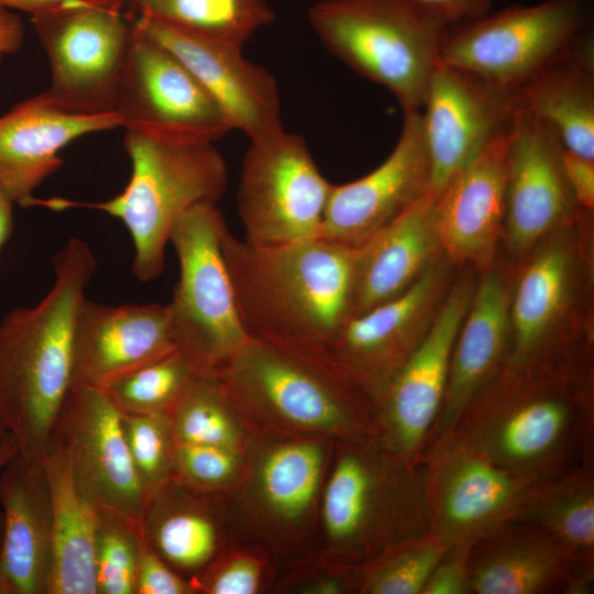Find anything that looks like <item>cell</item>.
<instances>
[{
    "label": "cell",
    "instance_id": "cell-15",
    "mask_svg": "<svg viewBox=\"0 0 594 594\" xmlns=\"http://www.w3.org/2000/svg\"><path fill=\"white\" fill-rule=\"evenodd\" d=\"M114 112L121 128L146 133L216 143L232 131L187 66L135 24Z\"/></svg>",
    "mask_w": 594,
    "mask_h": 594
},
{
    "label": "cell",
    "instance_id": "cell-20",
    "mask_svg": "<svg viewBox=\"0 0 594 594\" xmlns=\"http://www.w3.org/2000/svg\"><path fill=\"white\" fill-rule=\"evenodd\" d=\"M429 158L420 110L404 112L389 155L363 177L332 184L321 235L359 248L429 188Z\"/></svg>",
    "mask_w": 594,
    "mask_h": 594
},
{
    "label": "cell",
    "instance_id": "cell-5",
    "mask_svg": "<svg viewBox=\"0 0 594 594\" xmlns=\"http://www.w3.org/2000/svg\"><path fill=\"white\" fill-rule=\"evenodd\" d=\"M241 411L309 437L376 435L372 398L324 354L250 339L217 369Z\"/></svg>",
    "mask_w": 594,
    "mask_h": 594
},
{
    "label": "cell",
    "instance_id": "cell-11",
    "mask_svg": "<svg viewBox=\"0 0 594 594\" xmlns=\"http://www.w3.org/2000/svg\"><path fill=\"white\" fill-rule=\"evenodd\" d=\"M331 188L300 134L251 140L237 191L244 240L274 245L320 237Z\"/></svg>",
    "mask_w": 594,
    "mask_h": 594
},
{
    "label": "cell",
    "instance_id": "cell-6",
    "mask_svg": "<svg viewBox=\"0 0 594 594\" xmlns=\"http://www.w3.org/2000/svg\"><path fill=\"white\" fill-rule=\"evenodd\" d=\"M326 539L345 569L429 532L418 463L375 437L339 440L321 498Z\"/></svg>",
    "mask_w": 594,
    "mask_h": 594
},
{
    "label": "cell",
    "instance_id": "cell-12",
    "mask_svg": "<svg viewBox=\"0 0 594 594\" xmlns=\"http://www.w3.org/2000/svg\"><path fill=\"white\" fill-rule=\"evenodd\" d=\"M418 465L429 531L448 548L509 519L538 482L493 462L454 429L431 438Z\"/></svg>",
    "mask_w": 594,
    "mask_h": 594
},
{
    "label": "cell",
    "instance_id": "cell-42",
    "mask_svg": "<svg viewBox=\"0 0 594 594\" xmlns=\"http://www.w3.org/2000/svg\"><path fill=\"white\" fill-rule=\"evenodd\" d=\"M195 586L173 570L145 542L139 553L135 594H190Z\"/></svg>",
    "mask_w": 594,
    "mask_h": 594
},
{
    "label": "cell",
    "instance_id": "cell-31",
    "mask_svg": "<svg viewBox=\"0 0 594 594\" xmlns=\"http://www.w3.org/2000/svg\"><path fill=\"white\" fill-rule=\"evenodd\" d=\"M519 91L522 106L551 128L563 148L594 160L592 33Z\"/></svg>",
    "mask_w": 594,
    "mask_h": 594
},
{
    "label": "cell",
    "instance_id": "cell-49",
    "mask_svg": "<svg viewBox=\"0 0 594 594\" xmlns=\"http://www.w3.org/2000/svg\"><path fill=\"white\" fill-rule=\"evenodd\" d=\"M18 451L14 439H12L1 451H0V471L9 461V459ZM3 538V516L0 512V547Z\"/></svg>",
    "mask_w": 594,
    "mask_h": 594
},
{
    "label": "cell",
    "instance_id": "cell-40",
    "mask_svg": "<svg viewBox=\"0 0 594 594\" xmlns=\"http://www.w3.org/2000/svg\"><path fill=\"white\" fill-rule=\"evenodd\" d=\"M239 465V450L176 442L174 477L195 491L211 494L227 486Z\"/></svg>",
    "mask_w": 594,
    "mask_h": 594
},
{
    "label": "cell",
    "instance_id": "cell-45",
    "mask_svg": "<svg viewBox=\"0 0 594 594\" xmlns=\"http://www.w3.org/2000/svg\"><path fill=\"white\" fill-rule=\"evenodd\" d=\"M447 24L481 18L493 10L496 0H413Z\"/></svg>",
    "mask_w": 594,
    "mask_h": 594
},
{
    "label": "cell",
    "instance_id": "cell-46",
    "mask_svg": "<svg viewBox=\"0 0 594 594\" xmlns=\"http://www.w3.org/2000/svg\"><path fill=\"white\" fill-rule=\"evenodd\" d=\"M78 3H103L123 9L118 0H0V9L23 11L34 18Z\"/></svg>",
    "mask_w": 594,
    "mask_h": 594
},
{
    "label": "cell",
    "instance_id": "cell-10",
    "mask_svg": "<svg viewBox=\"0 0 594 594\" xmlns=\"http://www.w3.org/2000/svg\"><path fill=\"white\" fill-rule=\"evenodd\" d=\"M51 84L45 95L79 114L116 113L133 36V18L103 3H78L32 18Z\"/></svg>",
    "mask_w": 594,
    "mask_h": 594
},
{
    "label": "cell",
    "instance_id": "cell-21",
    "mask_svg": "<svg viewBox=\"0 0 594 594\" xmlns=\"http://www.w3.org/2000/svg\"><path fill=\"white\" fill-rule=\"evenodd\" d=\"M178 349L168 305H103L77 311L73 383L102 388L130 370Z\"/></svg>",
    "mask_w": 594,
    "mask_h": 594
},
{
    "label": "cell",
    "instance_id": "cell-35",
    "mask_svg": "<svg viewBox=\"0 0 594 594\" xmlns=\"http://www.w3.org/2000/svg\"><path fill=\"white\" fill-rule=\"evenodd\" d=\"M238 409L217 370H202L168 414L176 442L239 450Z\"/></svg>",
    "mask_w": 594,
    "mask_h": 594
},
{
    "label": "cell",
    "instance_id": "cell-51",
    "mask_svg": "<svg viewBox=\"0 0 594 594\" xmlns=\"http://www.w3.org/2000/svg\"><path fill=\"white\" fill-rule=\"evenodd\" d=\"M12 436L6 432L0 426V451L12 440Z\"/></svg>",
    "mask_w": 594,
    "mask_h": 594
},
{
    "label": "cell",
    "instance_id": "cell-4",
    "mask_svg": "<svg viewBox=\"0 0 594 594\" xmlns=\"http://www.w3.org/2000/svg\"><path fill=\"white\" fill-rule=\"evenodd\" d=\"M132 173L124 189L99 202L63 198L35 199L51 209L87 207L123 222L129 230L138 279L157 278L178 219L196 205L218 202L228 185L227 164L215 142L124 129Z\"/></svg>",
    "mask_w": 594,
    "mask_h": 594
},
{
    "label": "cell",
    "instance_id": "cell-48",
    "mask_svg": "<svg viewBox=\"0 0 594 594\" xmlns=\"http://www.w3.org/2000/svg\"><path fill=\"white\" fill-rule=\"evenodd\" d=\"M13 201L0 186V249L9 238L12 224Z\"/></svg>",
    "mask_w": 594,
    "mask_h": 594
},
{
    "label": "cell",
    "instance_id": "cell-26",
    "mask_svg": "<svg viewBox=\"0 0 594 594\" xmlns=\"http://www.w3.org/2000/svg\"><path fill=\"white\" fill-rule=\"evenodd\" d=\"M509 298L502 275L493 267L483 272L454 341L442 407L429 440L453 429L476 394L506 364Z\"/></svg>",
    "mask_w": 594,
    "mask_h": 594
},
{
    "label": "cell",
    "instance_id": "cell-44",
    "mask_svg": "<svg viewBox=\"0 0 594 594\" xmlns=\"http://www.w3.org/2000/svg\"><path fill=\"white\" fill-rule=\"evenodd\" d=\"M561 163L569 189L582 210L594 208V160L572 153L562 146Z\"/></svg>",
    "mask_w": 594,
    "mask_h": 594
},
{
    "label": "cell",
    "instance_id": "cell-3",
    "mask_svg": "<svg viewBox=\"0 0 594 594\" xmlns=\"http://www.w3.org/2000/svg\"><path fill=\"white\" fill-rule=\"evenodd\" d=\"M53 264L54 282L45 297L0 322V426L18 453L32 460H42L73 384L75 321L96 258L85 241L72 238Z\"/></svg>",
    "mask_w": 594,
    "mask_h": 594
},
{
    "label": "cell",
    "instance_id": "cell-50",
    "mask_svg": "<svg viewBox=\"0 0 594 594\" xmlns=\"http://www.w3.org/2000/svg\"><path fill=\"white\" fill-rule=\"evenodd\" d=\"M146 0H118L124 11L133 18L135 9Z\"/></svg>",
    "mask_w": 594,
    "mask_h": 594
},
{
    "label": "cell",
    "instance_id": "cell-39",
    "mask_svg": "<svg viewBox=\"0 0 594 594\" xmlns=\"http://www.w3.org/2000/svg\"><path fill=\"white\" fill-rule=\"evenodd\" d=\"M120 414L132 465L147 502L175 476L176 439L172 421L165 413Z\"/></svg>",
    "mask_w": 594,
    "mask_h": 594
},
{
    "label": "cell",
    "instance_id": "cell-38",
    "mask_svg": "<svg viewBox=\"0 0 594 594\" xmlns=\"http://www.w3.org/2000/svg\"><path fill=\"white\" fill-rule=\"evenodd\" d=\"M142 542L139 518L98 508L94 546L97 594H135Z\"/></svg>",
    "mask_w": 594,
    "mask_h": 594
},
{
    "label": "cell",
    "instance_id": "cell-9",
    "mask_svg": "<svg viewBox=\"0 0 594 594\" xmlns=\"http://www.w3.org/2000/svg\"><path fill=\"white\" fill-rule=\"evenodd\" d=\"M229 231L216 202L185 212L169 239L179 278L167 304L178 349L202 369L217 370L249 340L222 251Z\"/></svg>",
    "mask_w": 594,
    "mask_h": 594
},
{
    "label": "cell",
    "instance_id": "cell-28",
    "mask_svg": "<svg viewBox=\"0 0 594 594\" xmlns=\"http://www.w3.org/2000/svg\"><path fill=\"white\" fill-rule=\"evenodd\" d=\"M572 253L552 241L532 256L509 298V352L505 366L513 371L553 367L578 354L568 353L554 331L570 294Z\"/></svg>",
    "mask_w": 594,
    "mask_h": 594
},
{
    "label": "cell",
    "instance_id": "cell-27",
    "mask_svg": "<svg viewBox=\"0 0 594 594\" xmlns=\"http://www.w3.org/2000/svg\"><path fill=\"white\" fill-rule=\"evenodd\" d=\"M437 199L428 189L355 248L352 316L403 294L443 255L436 230Z\"/></svg>",
    "mask_w": 594,
    "mask_h": 594
},
{
    "label": "cell",
    "instance_id": "cell-16",
    "mask_svg": "<svg viewBox=\"0 0 594 594\" xmlns=\"http://www.w3.org/2000/svg\"><path fill=\"white\" fill-rule=\"evenodd\" d=\"M440 258L403 294L350 317L326 356L375 403L420 341L450 286Z\"/></svg>",
    "mask_w": 594,
    "mask_h": 594
},
{
    "label": "cell",
    "instance_id": "cell-2",
    "mask_svg": "<svg viewBox=\"0 0 594 594\" xmlns=\"http://www.w3.org/2000/svg\"><path fill=\"white\" fill-rule=\"evenodd\" d=\"M222 251L248 337L326 355L352 316L355 249L323 237L258 245L228 231Z\"/></svg>",
    "mask_w": 594,
    "mask_h": 594
},
{
    "label": "cell",
    "instance_id": "cell-43",
    "mask_svg": "<svg viewBox=\"0 0 594 594\" xmlns=\"http://www.w3.org/2000/svg\"><path fill=\"white\" fill-rule=\"evenodd\" d=\"M471 544L448 548L421 594H470L469 551Z\"/></svg>",
    "mask_w": 594,
    "mask_h": 594
},
{
    "label": "cell",
    "instance_id": "cell-36",
    "mask_svg": "<svg viewBox=\"0 0 594 594\" xmlns=\"http://www.w3.org/2000/svg\"><path fill=\"white\" fill-rule=\"evenodd\" d=\"M202 369L180 349L145 362L102 388L121 413L169 414Z\"/></svg>",
    "mask_w": 594,
    "mask_h": 594
},
{
    "label": "cell",
    "instance_id": "cell-32",
    "mask_svg": "<svg viewBox=\"0 0 594 594\" xmlns=\"http://www.w3.org/2000/svg\"><path fill=\"white\" fill-rule=\"evenodd\" d=\"M507 520L535 525L565 551L576 576L594 585V463L536 482Z\"/></svg>",
    "mask_w": 594,
    "mask_h": 594
},
{
    "label": "cell",
    "instance_id": "cell-33",
    "mask_svg": "<svg viewBox=\"0 0 594 594\" xmlns=\"http://www.w3.org/2000/svg\"><path fill=\"white\" fill-rule=\"evenodd\" d=\"M323 437L276 444L256 470V492L266 513L284 524H297L312 508L328 462Z\"/></svg>",
    "mask_w": 594,
    "mask_h": 594
},
{
    "label": "cell",
    "instance_id": "cell-52",
    "mask_svg": "<svg viewBox=\"0 0 594 594\" xmlns=\"http://www.w3.org/2000/svg\"><path fill=\"white\" fill-rule=\"evenodd\" d=\"M2 56H3V55H2V54H0V61H1Z\"/></svg>",
    "mask_w": 594,
    "mask_h": 594
},
{
    "label": "cell",
    "instance_id": "cell-23",
    "mask_svg": "<svg viewBox=\"0 0 594 594\" xmlns=\"http://www.w3.org/2000/svg\"><path fill=\"white\" fill-rule=\"evenodd\" d=\"M116 128H121L117 113H74L45 92L16 103L0 116V186L13 202L31 207L34 190L62 166L64 147Z\"/></svg>",
    "mask_w": 594,
    "mask_h": 594
},
{
    "label": "cell",
    "instance_id": "cell-25",
    "mask_svg": "<svg viewBox=\"0 0 594 594\" xmlns=\"http://www.w3.org/2000/svg\"><path fill=\"white\" fill-rule=\"evenodd\" d=\"M0 594H47L52 510L42 460L18 451L9 459L0 471Z\"/></svg>",
    "mask_w": 594,
    "mask_h": 594
},
{
    "label": "cell",
    "instance_id": "cell-22",
    "mask_svg": "<svg viewBox=\"0 0 594 594\" xmlns=\"http://www.w3.org/2000/svg\"><path fill=\"white\" fill-rule=\"evenodd\" d=\"M508 131L491 141L446 186L436 202L442 253L453 263L493 267L504 230Z\"/></svg>",
    "mask_w": 594,
    "mask_h": 594
},
{
    "label": "cell",
    "instance_id": "cell-18",
    "mask_svg": "<svg viewBox=\"0 0 594 594\" xmlns=\"http://www.w3.org/2000/svg\"><path fill=\"white\" fill-rule=\"evenodd\" d=\"M53 433L65 444L80 491L98 508L141 517L145 496L124 439L121 414L102 389L73 383Z\"/></svg>",
    "mask_w": 594,
    "mask_h": 594
},
{
    "label": "cell",
    "instance_id": "cell-24",
    "mask_svg": "<svg viewBox=\"0 0 594 594\" xmlns=\"http://www.w3.org/2000/svg\"><path fill=\"white\" fill-rule=\"evenodd\" d=\"M470 594H590L562 547L541 528L506 520L469 551Z\"/></svg>",
    "mask_w": 594,
    "mask_h": 594
},
{
    "label": "cell",
    "instance_id": "cell-34",
    "mask_svg": "<svg viewBox=\"0 0 594 594\" xmlns=\"http://www.w3.org/2000/svg\"><path fill=\"white\" fill-rule=\"evenodd\" d=\"M138 15L239 47L275 20L268 0H146Z\"/></svg>",
    "mask_w": 594,
    "mask_h": 594
},
{
    "label": "cell",
    "instance_id": "cell-47",
    "mask_svg": "<svg viewBox=\"0 0 594 594\" xmlns=\"http://www.w3.org/2000/svg\"><path fill=\"white\" fill-rule=\"evenodd\" d=\"M24 40V26L20 16L6 9H0V54L16 52Z\"/></svg>",
    "mask_w": 594,
    "mask_h": 594
},
{
    "label": "cell",
    "instance_id": "cell-7",
    "mask_svg": "<svg viewBox=\"0 0 594 594\" xmlns=\"http://www.w3.org/2000/svg\"><path fill=\"white\" fill-rule=\"evenodd\" d=\"M307 16L331 55L386 88L403 113L421 110L449 24L413 0H318Z\"/></svg>",
    "mask_w": 594,
    "mask_h": 594
},
{
    "label": "cell",
    "instance_id": "cell-17",
    "mask_svg": "<svg viewBox=\"0 0 594 594\" xmlns=\"http://www.w3.org/2000/svg\"><path fill=\"white\" fill-rule=\"evenodd\" d=\"M561 153L551 128L522 106L508 130L503 233L513 253L531 250L581 209L566 184Z\"/></svg>",
    "mask_w": 594,
    "mask_h": 594
},
{
    "label": "cell",
    "instance_id": "cell-30",
    "mask_svg": "<svg viewBox=\"0 0 594 594\" xmlns=\"http://www.w3.org/2000/svg\"><path fill=\"white\" fill-rule=\"evenodd\" d=\"M208 495L173 477L147 499L140 517L148 547L194 586L216 560L220 546Z\"/></svg>",
    "mask_w": 594,
    "mask_h": 594
},
{
    "label": "cell",
    "instance_id": "cell-13",
    "mask_svg": "<svg viewBox=\"0 0 594 594\" xmlns=\"http://www.w3.org/2000/svg\"><path fill=\"white\" fill-rule=\"evenodd\" d=\"M474 287L470 275L455 279L427 331L376 400L375 438L415 463L441 410L454 341Z\"/></svg>",
    "mask_w": 594,
    "mask_h": 594
},
{
    "label": "cell",
    "instance_id": "cell-37",
    "mask_svg": "<svg viewBox=\"0 0 594 594\" xmlns=\"http://www.w3.org/2000/svg\"><path fill=\"white\" fill-rule=\"evenodd\" d=\"M447 550L430 531L398 541L352 569L354 590L365 594H421Z\"/></svg>",
    "mask_w": 594,
    "mask_h": 594
},
{
    "label": "cell",
    "instance_id": "cell-29",
    "mask_svg": "<svg viewBox=\"0 0 594 594\" xmlns=\"http://www.w3.org/2000/svg\"><path fill=\"white\" fill-rule=\"evenodd\" d=\"M42 462L52 510L47 594H97L94 546L98 507L78 487L68 451L53 432Z\"/></svg>",
    "mask_w": 594,
    "mask_h": 594
},
{
    "label": "cell",
    "instance_id": "cell-14",
    "mask_svg": "<svg viewBox=\"0 0 594 594\" xmlns=\"http://www.w3.org/2000/svg\"><path fill=\"white\" fill-rule=\"evenodd\" d=\"M522 107L519 89L464 68L437 64L421 108L429 191L438 196L491 141L507 132Z\"/></svg>",
    "mask_w": 594,
    "mask_h": 594
},
{
    "label": "cell",
    "instance_id": "cell-1",
    "mask_svg": "<svg viewBox=\"0 0 594 594\" xmlns=\"http://www.w3.org/2000/svg\"><path fill=\"white\" fill-rule=\"evenodd\" d=\"M453 429L493 462L534 481L593 464L588 360L581 355L558 366L527 371L504 365Z\"/></svg>",
    "mask_w": 594,
    "mask_h": 594
},
{
    "label": "cell",
    "instance_id": "cell-19",
    "mask_svg": "<svg viewBox=\"0 0 594 594\" xmlns=\"http://www.w3.org/2000/svg\"><path fill=\"white\" fill-rule=\"evenodd\" d=\"M134 24L174 53L221 109L232 130L249 141L283 130L275 77L243 55V47L215 41L161 20L138 15Z\"/></svg>",
    "mask_w": 594,
    "mask_h": 594
},
{
    "label": "cell",
    "instance_id": "cell-41",
    "mask_svg": "<svg viewBox=\"0 0 594 594\" xmlns=\"http://www.w3.org/2000/svg\"><path fill=\"white\" fill-rule=\"evenodd\" d=\"M261 562L248 554L230 556L212 562L195 583L196 592L209 594H254L261 586Z\"/></svg>",
    "mask_w": 594,
    "mask_h": 594
},
{
    "label": "cell",
    "instance_id": "cell-8",
    "mask_svg": "<svg viewBox=\"0 0 594 594\" xmlns=\"http://www.w3.org/2000/svg\"><path fill=\"white\" fill-rule=\"evenodd\" d=\"M585 0L513 4L451 25L438 63L520 89L590 33Z\"/></svg>",
    "mask_w": 594,
    "mask_h": 594
}]
</instances>
